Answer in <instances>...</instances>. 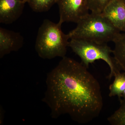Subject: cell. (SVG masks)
I'll return each instance as SVG.
<instances>
[{
  "label": "cell",
  "instance_id": "12",
  "mask_svg": "<svg viewBox=\"0 0 125 125\" xmlns=\"http://www.w3.org/2000/svg\"><path fill=\"white\" fill-rule=\"evenodd\" d=\"M120 107L108 117L107 121L112 125H125V101H120Z\"/></svg>",
  "mask_w": 125,
  "mask_h": 125
},
{
  "label": "cell",
  "instance_id": "13",
  "mask_svg": "<svg viewBox=\"0 0 125 125\" xmlns=\"http://www.w3.org/2000/svg\"><path fill=\"white\" fill-rule=\"evenodd\" d=\"M89 11L101 13L106 7L113 0H86Z\"/></svg>",
  "mask_w": 125,
  "mask_h": 125
},
{
  "label": "cell",
  "instance_id": "11",
  "mask_svg": "<svg viewBox=\"0 0 125 125\" xmlns=\"http://www.w3.org/2000/svg\"><path fill=\"white\" fill-rule=\"evenodd\" d=\"M57 0H25L31 9L38 13L46 12L51 8Z\"/></svg>",
  "mask_w": 125,
  "mask_h": 125
},
{
  "label": "cell",
  "instance_id": "1",
  "mask_svg": "<svg viewBox=\"0 0 125 125\" xmlns=\"http://www.w3.org/2000/svg\"><path fill=\"white\" fill-rule=\"evenodd\" d=\"M88 69L65 56L47 74L42 101L52 118L67 114L74 121L86 124L99 116L103 105L101 87Z\"/></svg>",
  "mask_w": 125,
  "mask_h": 125
},
{
  "label": "cell",
  "instance_id": "15",
  "mask_svg": "<svg viewBox=\"0 0 125 125\" xmlns=\"http://www.w3.org/2000/svg\"><path fill=\"white\" fill-rule=\"evenodd\" d=\"M120 0L123 2V4H124L125 5V0Z\"/></svg>",
  "mask_w": 125,
  "mask_h": 125
},
{
  "label": "cell",
  "instance_id": "8",
  "mask_svg": "<svg viewBox=\"0 0 125 125\" xmlns=\"http://www.w3.org/2000/svg\"><path fill=\"white\" fill-rule=\"evenodd\" d=\"M120 32H125V5L120 0H113L102 13Z\"/></svg>",
  "mask_w": 125,
  "mask_h": 125
},
{
  "label": "cell",
  "instance_id": "9",
  "mask_svg": "<svg viewBox=\"0 0 125 125\" xmlns=\"http://www.w3.org/2000/svg\"><path fill=\"white\" fill-rule=\"evenodd\" d=\"M113 42L114 44L113 57L121 70L125 73V32H120Z\"/></svg>",
  "mask_w": 125,
  "mask_h": 125
},
{
  "label": "cell",
  "instance_id": "10",
  "mask_svg": "<svg viewBox=\"0 0 125 125\" xmlns=\"http://www.w3.org/2000/svg\"><path fill=\"white\" fill-rule=\"evenodd\" d=\"M113 83L109 87V96L110 97L117 96L120 101L125 90V73H118L114 77Z\"/></svg>",
  "mask_w": 125,
  "mask_h": 125
},
{
  "label": "cell",
  "instance_id": "7",
  "mask_svg": "<svg viewBox=\"0 0 125 125\" xmlns=\"http://www.w3.org/2000/svg\"><path fill=\"white\" fill-rule=\"evenodd\" d=\"M25 0H0V23H12L23 13Z\"/></svg>",
  "mask_w": 125,
  "mask_h": 125
},
{
  "label": "cell",
  "instance_id": "6",
  "mask_svg": "<svg viewBox=\"0 0 125 125\" xmlns=\"http://www.w3.org/2000/svg\"><path fill=\"white\" fill-rule=\"evenodd\" d=\"M24 41L19 33L0 27V58L19 51L23 47Z\"/></svg>",
  "mask_w": 125,
  "mask_h": 125
},
{
  "label": "cell",
  "instance_id": "2",
  "mask_svg": "<svg viewBox=\"0 0 125 125\" xmlns=\"http://www.w3.org/2000/svg\"><path fill=\"white\" fill-rule=\"evenodd\" d=\"M62 24L48 19L43 21L39 29L35 49L39 56L44 59L66 56L69 47V35L61 29Z\"/></svg>",
  "mask_w": 125,
  "mask_h": 125
},
{
  "label": "cell",
  "instance_id": "3",
  "mask_svg": "<svg viewBox=\"0 0 125 125\" xmlns=\"http://www.w3.org/2000/svg\"><path fill=\"white\" fill-rule=\"evenodd\" d=\"M67 34L70 39L78 38L102 43L113 42L120 31L101 13H89L77 23Z\"/></svg>",
  "mask_w": 125,
  "mask_h": 125
},
{
  "label": "cell",
  "instance_id": "5",
  "mask_svg": "<svg viewBox=\"0 0 125 125\" xmlns=\"http://www.w3.org/2000/svg\"><path fill=\"white\" fill-rule=\"evenodd\" d=\"M60 20L62 24L65 22L76 23L89 13L86 0H57Z\"/></svg>",
  "mask_w": 125,
  "mask_h": 125
},
{
  "label": "cell",
  "instance_id": "14",
  "mask_svg": "<svg viewBox=\"0 0 125 125\" xmlns=\"http://www.w3.org/2000/svg\"><path fill=\"white\" fill-rule=\"evenodd\" d=\"M122 98H123V100H125V90L123 92V94H122Z\"/></svg>",
  "mask_w": 125,
  "mask_h": 125
},
{
  "label": "cell",
  "instance_id": "4",
  "mask_svg": "<svg viewBox=\"0 0 125 125\" xmlns=\"http://www.w3.org/2000/svg\"><path fill=\"white\" fill-rule=\"evenodd\" d=\"M69 47L80 58L81 63L88 69L90 64L96 61L102 60L105 61L110 68V72L107 77L109 80L121 71L114 57L111 56L113 50L107 43L73 38L70 39Z\"/></svg>",
  "mask_w": 125,
  "mask_h": 125
}]
</instances>
